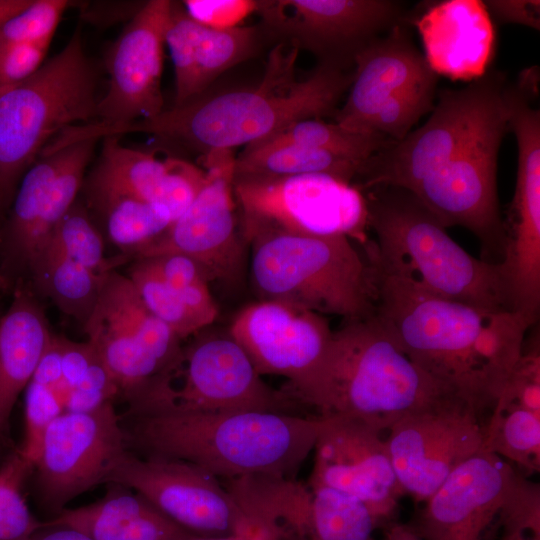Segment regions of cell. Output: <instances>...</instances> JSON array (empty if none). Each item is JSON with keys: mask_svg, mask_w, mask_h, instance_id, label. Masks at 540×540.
<instances>
[{"mask_svg": "<svg viewBox=\"0 0 540 540\" xmlns=\"http://www.w3.org/2000/svg\"><path fill=\"white\" fill-rule=\"evenodd\" d=\"M481 451L495 454L528 473L540 471V415L496 402L484 424Z\"/></svg>", "mask_w": 540, "mask_h": 540, "instance_id": "obj_32", "label": "cell"}, {"mask_svg": "<svg viewBox=\"0 0 540 540\" xmlns=\"http://www.w3.org/2000/svg\"><path fill=\"white\" fill-rule=\"evenodd\" d=\"M499 540H540V486L514 471L500 509Z\"/></svg>", "mask_w": 540, "mask_h": 540, "instance_id": "obj_40", "label": "cell"}, {"mask_svg": "<svg viewBox=\"0 0 540 540\" xmlns=\"http://www.w3.org/2000/svg\"><path fill=\"white\" fill-rule=\"evenodd\" d=\"M128 277L150 312L166 324L181 341L204 329L199 319L149 259H137L129 269Z\"/></svg>", "mask_w": 540, "mask_h": 540, "instance_id": "obj_36", "label": "cell"}, {"mask_svg": "<svg viewBox=\"0 0 540 540\" xmlns=\"http://www.w3.org/2000/svg\"><path fill=\"white\" fill-rule=\"evenodd\" d=\"M63 159L64 149L43 155L22 178L6 231L7 249L19 264L27 265L37 224Z\"/></svg>", "mask_w": 540, "mask_h": 540, "instance_id": "obj_30", "label": "cell"}, {"mask_svg": "<svg viewBox=\"0 0 540 540\" xmlns=\"http://www.w3.org/2000/svg\"><path fill=\"white\" fill-rule=\"evenodd\" d=\"M141 495L172 522L201 537L257 530L222 481L184 460L128 451L110 476Z\"/></svg>", "mask_w": 540, "mask_h": 540, "instance_id": "obj_15", "label": "cell"}, {"mask_svg": "<svg viewBox=\"0 0 540 540\" xmlns=\"http://www.w3.org/2000/svg\"><path fill=\"white\" fill-rule=\"evenodd\" d=\"M172 1L143 4L111 46L109 85L98 100L96 120L111 126L149 119L164 108L161 90L165 35Z\"/></svg>", "mask_w": 540, "mask_h": 540, "instance_id": "obj_18", "label": "cell"}, {"mask_svg": "<svg viewBox=\"0 0 540 540\" xmlns=\"http://www.w3.org/2000/svg\"><path fill=\"white\" fill-rule=\"evenodd\" d=\"M233 194L241 211V234L246 243L274 231L342 235L362 244L367 242L364 194L332 176H233Z\"/></svg>", "mask_w": 540, "mask_h": 540, "instance_id": "obj_10", "label": "cell"}, {"mask_svg": "<svg viewBox=\"0 0 540 540\" xmlns=\"http://www.w3.org/2000/svg\"><path fill=\"white\" fill-rule=\"evenodd\" d=\"M29 540H91L83 533L66 526L46 525Z\"/></svg>", "mask_w": 540, "mask_h": 540, "instance_id": "obj_50", "label": "cell"}, {"mask_svg": "<svg viewBox=\"0 0 540 540\" xmlns=\"http://www.w3.org/2000/svg\"><path fill=\"white\" fill-rule=\"evenodd\" d=\"M256 13L265 35L344 69L375 39L411 21L392 0H258Z\"/></svg>", "mask_w": 540, "mask_h": 540, "instance_id": "obj_12", "label": "cell"}, {"mask_svg": "<svg viewBox=\"0 0 540 540\" xmlns=\"http://www.w3.org/2000/svg\"><path fill=\"white\" fill-rule=\"evenodd\" d=\"M96 142L97 139H87L62 148L64 159L47 195L26 266L38 247L50 236L60 219L76 202Z\"/></svg>", "mask_w": 540, "mask_h": 540, "instance_id": "obj_35", "label": "cell"}, {"mask_svg": "<svg viewBox=\"0 0 540 540\" xmlns=\"http://www.w3.org/2000/svg\"><path fill=\"white\" fill-rule=\"evenodd\" d=\"M32 467L15 452L0 467V540H29L45 522L31 513L22 493Z\"/></svg>", "mask_w": 540, "mask_h": 540, "instance_id": "obj_38", "label": "cell"}, {"mask_svg": "<svg viewBox=\"0 0 540 540\" xmlns=\"http://www.w3.org/2000/svg\"><path fill=\"white\" fill-rule=\"evenodd\" d=\"M362 193L376 237L363 245L381 265L438 296L514 312L500 264L470 255L413 194L391 186Z\"/></svg>", "mask_w": 540, "mask_h": 540, "instance_id": "obj_5", "label": "cell"}, {"mask_svg": "<svg viewBox=\"0 0 540 540\" xmlns=\"http://www.w3.org/2000/svg\"><path fill=\"white\" fill-rule=\"evenodd\" d=\"M318 417L320 428L308 486L344 491L360 499L378 524L389 521L405 493L382 432L357 417Z\"/></svg>", "mask_w": 540, "mask_h": 540, "instance_id": "obj_17", "label": "cell"}, {"mask_svg": "<svg viewBox=\"0 0 540 540\" xmlns=\"http://www.w3.org/2000/svg\"><path fill=\"white\" fill-rule=\"evenodd\" d=\"M113 402L89 412L64 411L46 429L32 472L41 504L53 516L102 483L128 452Z\"/></svg>", "mask_w": 540, "mask_h": 540, "instance_id": "obj_14", "label": "cell"}, {"mask_svg": "<svg viewBox=\"0 0 540 540\" xmlns=\"http://www.w3.org/2000/svg\"><path fill=\"white\" fill-rule=\"evenodd\" d=\"M50 43L42 40L0 47V90L33 75L43 65Z\"/></svg>", "mask_w": 540, "mask_h": 540, "instance_id": "obj_46", "label": "cell"}, {"mask_svg": "<svg viewBox=\"0 0 540 540\" xmlns=\"http://www.w3.org/2000/svg\"><path fill=\"white\" fill-rule=\"evenodd\" d=\"M263 31L256 26L217 29L193 20L182 4L172 2L165 35L175 73V103L201 95L222 73L257 52Z\"/></svg>", "mask_w": 540, "mask_h": 540, "instance_id": "obj_23", "label": "cell"}, {"mask_svg": "<svg viewBox=\"0 0 540 540\" xmlns=\"http://www.w3.org/2000/svg\"><path fill=\"white\" fill-rule=\"evenodd\" d=\"M3 283H4V279H3V276L0 273V287L3 285Z\"/></svg>", "mask_w": 540, "mask_h": 540, "instance_id": "obj_54", "label": "cell"}, {"mask_svg": "<svg viewBox=\"0 0 540 540\" xmlns=\"http://www.w3.org/2000/svg\"><path fill=\"white\" fill-rule=\"evenodd\" d=\"M299 50L277 43L268 55L263 78L250 88L199 96L149 119L81 128L83 139L146 133L199 152L253 145L306 119L333 117L353 81V69L319 64L306 78L296 76Z\"/></svg>", "mask_w": 540, "mask_h": 540, "instance_id": "obj_2", "label": "cell"}, {"mask_svg": "<svg viewBox=\"0 0 540 540\" xmlns=\"http://www.w3.org/2000/svg\"><path fill=\"white\" fill-rule=\"evenodd\" d=\"M311 525L317 540H373L378 522L357 497L328 486H309Z\"/></svg>", "mask_w": 540, "mask_h": 540, "instance_id": "obj_33", "label": "cell"}, {"mask_svg": "<svg viewBox=\"0 0 540 540\" xmlns=\"http://www.w3.org/2000/svg\"><path fill=\"white\" fill-rule=\"evenodd\" d=\"M72 260L95 274L114 270L119 261L104 256V242L86 209L75 202L48 237ZM47 238V239H48Z\"/></svg>", "mask_w": 540, "mask_h": 540, "instance_id": "obj_37", "label": "cell"}, {"mask_svg": "<svg viewBox=\"0 0 540 540\" xmlns=\"http://www.w3.org/2000/svg\"><path fill=\"white\" fill-rule=\"evenodd\" d=\"M88 200L101 214L108 238L124 255H133L156 240L174 221L170 210L161 204L126 196Z\"/></svg>", "mask_w": 540, "mask_h": 540, "instance_id": "obj_31", "label": "cell"}, {"mask_svg": "<svg viewBox=\"0 0 540 540\" xmlns=\"http://www.w3.org/2000/svg\"><path fill=\"white\" fill-rule=\"evenodd\" d=\"M147 259L205 328L215 321L218 307L210 293L209 281L196 261L179 253Z\"/></svg>", "mask_w": 540, "mask_h": 540, "instance_id": "obj_39", "label": "cell"}, {"mask_svg": "<svg viewBox=\"0 0 540 540\" xmlns=\"http://www.w3.org/2000/svg\"><path fill=\"white\" fill-rule=\"evenodd\" d=\"M102 140L100 158L87 179L88 199L126 196L161 204L175 221L205 182V170L184 159H161L154 153L123 146L119 136Z\"/></svg>", "mask_w": 540, "mask_h": 540, "instance_id": "obj_21", "label": "cell"}, {"mask_svg": "<svg viewBox=\"0 0 540 540\" xmlns=\"http://www.w3.org/2000/svg\"><path fill=\"white\" fill-rule=\"evenodd\" d=\"M496 402L515 405L540 415V342L533 332L509 373Z\"/></svg>", "mask_w": 540, "mask_h": 540, "instance_id": "obj_44", "label": "cell"}, {"mask_svg": "<svg viewBox=\"0 0 540 540\" xmlns=\"http://www.w3.org/2000/svg\"><path fill=\"white\" fill-rule=\"evenodd\" d=\"M363 164L334 152L267 140L235 156L234 176L325 174L353 185Z\"/></svg>", "mask_w": 540, "mask_h": 540, "instance_id": "obj_27", "label": "cell"}, {"mask_svg": "<svg viewBox=\"0 0 540 540\" xmlns=\"http://www.w3.org/2000/svg\"><path fill=\"white\" fill-rule=\"evenodd\" d=\"M96 303L127 328L163 369L180 352L181 340L150 312L128 276L115 269L105 273Z\"/></svg>", "mask_w": 540, "mask_h": 540, "instance_id": "obj_29", "label": "cell"}, {"mask_svg": "<svg viewBox=\"0 0 540 540\" xmlns=\"http://www.w3.org/2000/svg\"><path fill=\"white\" fill-rule=\"evenodd\" d=\"M491 17L499 23L524 25L535 30L540 28V2L535 0H489L483 1Z\"/></svg>", "mask_w": 540, "mask_h": 540, "instance_id": "obj_48", "label": "cell"}, {"mask_svg": "<svg viewBox=\"0 0 540 540\" xmlns=\"http://www.w3.org/2000/svg\"><path fill=\"white\" fill-rule=\"evenodd\" d=\"M267 140L326 150L364 162L391 141L377 133L353 131L322 119L295 122Z\"/></svg>", "mask_w": 540, "mask_h": 540, "instance_id": "obj_34", "label": "cell"}, {"mask_svg": "<svg viewBox=\"0 0 540 540\" xmlns=\"http://www.w3.org/2000/svg\"><path fill=\"white\" fill-rule=\"evenodd\" d=\"M185 12L196 22L217 29L241 26V22L256 13V0H187Z\"/></svg>", "mask_w": 540, "mask_h": 540, "instance_id": "obj_47", "label": "cell"}, {"mask_svg": "<svg viewBox=\"0 0 540 540\" xmlns=\"http://www.w3.org/2000/svg\"><path fill=\"white\" fill-rule=\"evenodd\" d=\"M32 0H0V25L25 9Z\"/></svg>", "mask_w": 540, "mask_h": 540, "instance_id": "obj_53", "label": "cell"}, {"mask_svg": "<svg viewBox=\"0 0 540 540\" xmlns=\"http://www.w3.org/2000/svg\"><path fill=\"white\" fill-rule=\"evenodd\" d=\"M333 332L324 315L279 300L244 307L228 333L246 352L257 372L299 385L322 361Z\"/></svg>", "mask_w": 540, "mask_h": 540, "instance_id": "obj_19", "label": "cell"}, {"mask_svg": "<svg viewBox=\"0 0 540 540\" xmlns=\"http://www.w3.org/2000/svg\"><path fill=\"white\" fill-rule=\"evenodd\" d=\"M508 83L499 71L438 95L425 124L400 141H389L362 165L353 186L413 190L448 163L506 102Z\"/></svg>", "mask_w": 540, "mask_h": 540, "instance_id": "obj_9", "label": "cell"}, {"mask_svg": "<svg viewBox=\"0 0 540 540\" xmlns=\"http://www.w3.org/2000/svg\"><path fill=\"white\" fill-rule=\"evenodd\" d=\"M97 73L80 30L26 80L0 90V185L5 189L64 129L96 118Z\"/></svg>", "mask_w": 540, "mask_h": 540, "instance_id": "obj_7", "label": "cell"}, {"mask_svg": "<svg viewBox=\"0 0 540 540\" xmlns=\"http://www.w3.org/2000/svg\"><path fill=\"white\" fill-rule=\"evenodd\" d=\"M282 390L316 416L357 417L381 432L430 403L459 395L421 369L374 315L345 321L314 372Z\"/></svg>", "mask_w": 540, "mask_h": 540, "instance_id": "obj_4", "label": "cell"}, {"mask_svg": "<svg viewBox=\"0 0 540 540\" xmlns=\"http://www.w3.org/2000/svg\"><path fill=\"white\" fill-rule=\"evenodd\" d=\"M112 485L100 500L65 508L46 521V525L70 527L91 540H184L194 536L138 493Z\"/></svg>", "mask_w": 540, "mask_h": 540, "instance_id": "obj_26", "label": "cell"}, {"mask_svg": "<svg viewBox=\"0 0 540 540\" xmlns=\"http://www.w3.org/2000/svg\"><path fill=\"white\" fill-rule=\"evenodd\" d=\"M437 81L422 84L385 102L367 124L366 132L402 140L418 120L433 110Z\"/></svg>", "mask_w": 540, "mask_h": 540, "instance_id": "obj_41", "label": "cell"}, {"mask_svg": "<svg viewBox=\"0 0 540 540\" xmlns=\"http://www.w3.org/2000/svg\"><path fill=\"white\" fill-rule=\"evenodd\" d=\"M365 255L381 326L430 376L479 411L492 409L522 354L528 323L514 312L433 294Z\"/></svg>", "mask_w": 540, "mask_h": 540, "instance_id": "obj_1", "label": "cell"}, {"mask_svg": "<svg viewBox=\"0 0 540 540\" xmlns=\"http://www.w3.org/2000/svg\"><path fill=\"white\" fill-rule=\"evenodd\" d=\"M382 540H422L412 525L390 522Z\"/></svg>", "mask_w": 540, "mask_h": 540, "instance_id": "obj_52", "label": "cell"}, {"mask_svg": "<svg viewBox=\"0 0 540 540\" xmlns=\"http://www.w3.org/2000/svg\"><path fill=\"white\" fill-rule=\"evenodd\" d=\"M248 244L251 281L260 300L289 302L345 321L374 315L371 267L350 238L274 231Z\"/></svg>", "mask_w": 540, "mask_h": 540, "instance_id": "obj_6", "label": "cell"}, {"mask_svg": "<svg viewBox=\"0 0 540 540\" xmlns=\"http://www.w3.org/2000/svg\"><path fill=\"white\" fill-rule=\"evenodd\" d=\"M3 190H4L3 187L0 185V197H1V194H2Z\"/></svg>", "mask_w": 540, "mask_h": 540, "instance_id": "obj_55", "label": "cell"}, {"mask_svg": "<svg viewBox=\"0 0 540 540\" xmlns=\"http://www.w3.org/2000/svg\"><path fill=\"white\" fill-rule=\"evenodd\" d=\"M313 540H316V539H313Z\"/></svg>", "mask_w": 540, "mask_h": 540, "instance_id": "obj_57", "label": "cell"}, {"mask_svg": "<svg viewBox=\"0 0 540 540\" xmlns=\"http://www.w3.org/2000/svg\"><path fill=\"white\" fill-rule=\"evenodd\" d=\"M274 540H284V539L277 537Z\"/></svg>", "mask_w": 540, "mask_h": 540, "instance_id": "obj_56", "label": "cell"}, {"mask_svg": "<svg viewBox=\"0 0 540 540\" xmlns=\"http://www.w3.org/2000/svg\"><path fill=\"white\" fill-rule=\"evenodd\" d=\"M514 471L501 457L478 452L424 502L413 528L422 540H490Z\"/></svg>", "mask_w": 540, "mask_h": 540, "instance_id": "obj_20", "label": "cell"}, {"mask_svg": "<svg viewBox=\"0 0 540 540\" xmlns=\"http://www.w3.org/2000/svg\"><path fill=\"white\" fill-rule=\"evenodd\" d=\"M66 0H32L22 11L0 25V47L14 43L52 40Z\"/></svg>", "mask_w": 540, "mask_h": 540, "instance_id": "obj_43", "label": "cell"}, {"mask_svg": "<svg viewBox=\"0 0 540 540\" xmlns=\"http://www.w3.org/2000/svg\"><path fill=\"white\" fill-rule=\"evenodd\" d=\"M52 337L40 305L27 291L17 289L0 318V466L17 450L11 414Z\"/></svg>", "mask_w": 540, "mask_h": 540, "instance_id": "obj_25", "label": "cell"}, {"mask_svg": "<svg viewBox=\"0 0 540 540\" xmlns=\"http://www.w3.org/2000/svg\"><path fill=\"white\" fill-rule=\"evenodd\" d=\"M481 413L452 394L405 415L388 429L387 449L405 495L425 502L458 466L481 451Z\"/></svg>", "mask_w": 540, "mask_h": 540, "instance_id": "obj_13", "label": "cell"}, {"mask_svg": "<svg viewBox=\"0 0 540 540\" xmlns=\"http://www.w3.org/2000/svg\"><path fill=\"white\" fill-rule=\"evenodd\" d=\"M118 395L115 381L98 357L68 391L64 411L89 412L113 402Z\"/></svg>", "mask_w": 540, "mask_h": 540, "instance_id": "obj_45", "label": "cell"}, {"mask_svg": "<svg viewBox=\"0 0 540 540\" xmlns=\"http://www.w3.org/2000/svg\"><path fill=\"white\" fill-rule=\"evenodd\" d=\"M62 338L52 337L31 378L32 381L58 389L62 382Z\"/></svg>", "mask_w": 540, "mask_h": 540, "instance_id": "obj_49", "label": "cell"}, {"mask_svg": "<svg viewBox=\"0 0 540 540\" xmlns=\"http://www.w3.org/2000/svg\"><path fill=\"white\" fill-rule=\"evenodd\" d=\"M233 150L202 156L206 178L186 210L136 259L179 253L196 261L208 281L236 284L243 277L244 246L236 228Z\"/></svg>", "mask_w": 540, "mask_h": 540, "instance_id": "obj_16", "label": "cell"}, {"mask_svg": "<svg viewBox=\"0 0 540 540\" xmlns=\"http://www.w3.org/2000/svg\"><path fill=\"white\" fill-rule=\"evenodd\" d=\"M433 81L438 75L413 43L406 24L397 25L355 56L349 94L333 118L347 129L366 132L385 102Z\"/></svg>", "mask_w": 540, "mask_h": 540, "instance_id": "obj_22", "label": "cell"}, {"mask_svg": "<svg viewBox=\"0 0 540 540\" xmlns=\"http://www.w3.org/2000/svg\"><path fill=\"white\" fill-rule=\"evenodd\" d=\"M277 537L279 536L270 531L265 529H257L221 537L192 536L184 540H274Z\"/></svg>", "mask_w": 540, "mask_h": 540, "instance_id": "obj_51", "label": "cell"}, {"mask_svg": "<svg viewBox=\"0 0 540 540\" xmlns=\"http://www.w3.org/2000/svg\"><path fill=\"white\" fill-rule=\"evenodd\" d=\"M505 104L454 157L421 181L413 194L446 228L461 226L480 242L483 260L499 263L505 246V222L497 194V159L508 130Z\"/></svg>", "mask_w": 540, "mask_h": 540, "instance_id": "obj_11", "label": "cell"}, {"mask_svg": "<svg viewBox=\"0 0 540 540\" xmlns=\"http://www.w3.org/2000/svg\"><path fill=\"white\" fill-rule=\"evenodd\" d=\"M413 22L423 43L424 57L438 76L474 81L488 71L496 33L483 1L437 2Z\"/></svg>", "mask_w": 540, "mask_h": 540, "instance_id": "obj_24", "label": "cell"}, {"mask_svg": "<svg viewBox=\"0 0 540 540\" xmlns=\"http://www.w3.org/2000/svg\"><path fill=\"white\" fill-rule=\"evenodd\" d=\"M128 447L195 464L220 480L295 479L313 451L318 416L235 411L128 414ZM124 427V426H123Z\"/></svg>", "mask_w": 540, "mask_h": 540, "instance_id": "obj_3", "label": "cell"}, {"mask_svg": "<svg viewBox=\"0 0 540 540\" xmlns=\"http://www.w3.org/2000/svg\"><path fill=\"white\" fill-rule=\"evenodd\" d=\"M63 412L64 400L56 389L30 380L25 389V436L17 453L32 470L46 429Z\"/></svg>", "mask_w": 540, "mask_h": 540, "instance_id": "obj_42", "label": "cell"}, {"mask_svg": "<svg viewBox=\"0 0 540 540\" xmlns=\"http://www.w3.org/2000/svg\"><path fill=\"white\" fill-rule=\"evenodd\" d=\"M35 286L64 313L83 324L97 302L103 275L69 258L50 238L31 257L28 266Z\"/></svg>", "mask_w": 540, "mask_h": 540, "instance_id": "obj_28", "label": "cell"}, {"mask_svg": "<svg viewBox=\"0 0 540 540\" xmlns=\"http://www.w3.org/2000/svg\"><path fill=\"white\" fill-rule=\"evenodd\" d=\"M128 414L265 411L299 413L282 389L262 380L229 333L199 334L129 402Z\"/></svg>", "mask_w": 540, "mask_h": 540, "instance_id": "obj_8", "label": "cell"}]
</instances>
